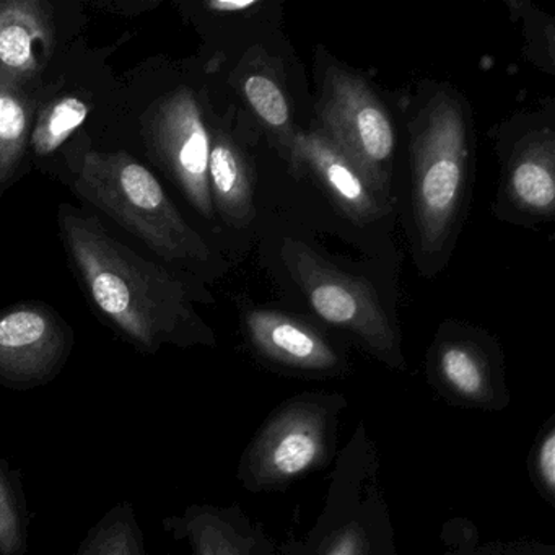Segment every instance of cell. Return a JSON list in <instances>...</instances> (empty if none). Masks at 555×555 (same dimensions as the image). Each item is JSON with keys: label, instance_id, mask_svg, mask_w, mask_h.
Instances as JSON below:
<instances>
[{"label": "cell", "instance_id": "obj_10", "mask_svg": "<svg viewBox=\"0 0 555 555\" xmlns=\"http://www.w3.org/2000/svg\"><path fill=\"white\" fill-rule=\"evenodd\" d=\"M79 0H0V73L43 82L86 30Z\"/></svg>", "mask_w": 555, "mask_h": 555}, {"label": "cell", "instance_id": "obj_16", "mask_svg": "<svg viewBox=\"0 0 555 555\" xmlns=\"http://www.w3.org/2000/svg\"><path fill=\"white\" fill-rule=\"evenodd\" d=\"M209 180L216 219L233 230L253 222L255 207V171L248 152L227 116L210 109Z\"/></svg>", "mask_w": 555, "mask_h": 555}, {"label": "cell", "instance_id": "obj_9", "mask_svg": "<svg viewBox=\"0 0 555 555\" xmlns=\"http://www.w3.org/2000/svg\"><path fill=\"white\" fill-rule=\"evenodd\" d=\"M318 115L321 131L389 196L396 131L385 103L369 82L331 66L324 74Z\"/></svg>", "mask_w": 555, "mask_h": 555}, {"label": "cell", "instance_id": "obj_22", "mask_svg": "<svg viewBox=\"0 0 555 555\" xmlns=\"http://www.w3.org/2000/svg\"><path fill=\"white\" fill-rule=\"evenodd\" d=\"M532 482L551 505L555 502V415L545 422L529 457Z\"/></svg>", "mask_w": 555, "mask_h": 555}, {"label": "cell", "instance_id": "obj_20", "mask_svg": "<svg viewBox=\"0 0 555 555\" xmlns=\"http://www.w3.org/2000/svg\"><path fill=\"white\" fill-rule=\"evenodd\" d=\"M76 555H149L131 502L116 503L90 528Z\"/></svg>", "mask_w": 555, "mask_h": 555}, {"label": "cell", "instance_id": "obj_5", "mask_svg": "<svg viewBox=\"0 0 555 555\" xmlns=\"http://www.w3.org/2000/svg\"><path fill=\"white\" fill-rule=\"evenodd\" d=\"M379 482L376 443L363 422L334 460L326 500L307 535L281 544L282 555H382L395 545Z\"/></svg>", "mask_w": 555, "mask_h": 555}, {"label": "cell", "instance_id": "obj_21", "mask_svg": "<svg viewBox=\"0 0 555 555\" xmlns=\"http://www.w3.org/2000/svg\"><path fill=\"white\" fill-rule=\"evenodd\" d=\"M30 516L17 474L0 460V555H25L30 538Z\"/></svg>", "mask_w": 555, "mask_h": 555}, {"label": "cell", "instance_id": "obj_7", "mask_svg": "<svg viewBox=\"0 0 555 555\" xmlns=\"http://www.w3.org/2000/svg\"><path fill=\"white\" fill-rule=\"evenodd\" d=\"M412 154L418 246L425 255H438L454 233L469 173V121L453 93H437L425 106Z\"/></svg>", "mask_w": 555, "mask_h": 555}, {"label": "cell", "instance_id": "obj_6", "mask_svg": "<svg viewBox=\"0 0 555 555\" xmlns=\"http://www.w3.org/2000/svg\"><path fill=\"white\" fill-rule=\"evenodd\" d=\"M343 392L292 396L268 415L240 457L236 479L248 492L285 490L336 460Z\"/></svg>", "mask_w": 555, "mask_h": 555}, {"label": "cell", "instance_id": "obj_8", "mask_svg": "<svg viewBox=\"0 0 555 555\" xmlns=\"http://www.w3.org/2000/svg\"><path fill=\"white\" fill-rule=\"evenodd\" d=\"M285 264L311 310L346 333L373 359L396 372L405 369L401 336L372 285L331 264L304 243L287 240Z\"/></svg>", "mask_w": 555, "mask_h": 555}, {"label": "cell", "instance_id": "obj_13", "mask_svg": "<svg viewBox=\"0 0 555 555\" xmlns=\"http://www.w3.org/2000/svg\"><path fill=\"white\" fill-rule=\"evenodd\" d=\"M427 376L438 396L456 408L499 412L508 408L502 353L477 334L448 331L437 336Z\"/></svg>", "mask_w": 555, "mask_h": 555}, {"label": "cell", "instance_id": "obj_24", "mask_svg": "<svg viewBox=\"0 0 555 555\" xmlns=\"http://www.w3.org/2000/svg\"><path fill=\"white\" fill-rule=\"evenodd\" d=\"M382 555H398V548H396V544L391 545V547L386 548Z\"/></svg>", "mask_w": 555, "mask_h": 555}, {"label": "cell", "instance_id": "obj_19", "mask_svg": "<svg viewBox=\"0 0 555 555\" xmlns=\"http://www.w3.org/2000/svg\"><path fill=\"white\" fill-rule=\"evenodd\" d=\"M40 87L0 73V199L30 175L28 147Z\"/></svg>", "mask_w": 555, "mask_h": 555}, {"label": "cell", "instance_id": "obj_3", "mask_svg": "<svg viewBox=\"0 0 555 555\" xmlns=\"http://www.w3.org/2000/svg\"><path fill=\"white\" fill-rule=\"evenodd\" d=\"M115 47L79 38L41 82L28 147V168L69 190L87 155L108 151L118 112Z\"/></svg>", "mask_w": 555, "mask_h": 555}, {"label": "cell", "instance_id": "obj_2", "mask_svg": "<svg viewBox=\"0 0 555 555\" xmlns=\"http://www.w3.org/2000/svg\"><path fill=\"white\" fill-rule=\"evenodd\" d=\"M210 109L209 89L193 67L149 57L119 76L109 149L138 158L173 186L199 219L216 225L207 180Z\"/></svg>", "mask_w": 555, "mask_h": 555}, {"label": "cell", "instance_id": "obj_11", "mask_svg": "<svg viewBox=\"0 0 555 555\" xmlns=\"http://www.w3.org/2000/svg\"><path fill=\"white\" fill-rule=\"evenodd\" d=\"M76 346L73 326L43 301L0 308V386L30 391L53 382Z\"/></svg>", "mask_w": 555, "mask_h": 555}, {"label": "cell", "instance_id": "obj_1", "mask_svg": "<svg viewBox=\"0 0 555 555\" xmlns=\"http://www.w3.org/2000/svg\"><path fill=\"white\" fill-rule=\"evenodd\" d=\"M56 222L70 271L116 336L144 356L165 346H216V334L194 308L212 301L201 282L126 245L89 207L60 204Z\"/></svg>", "mask_w": 555, "mask_h": 555}, {"label": "cell", "instance_id": "obj_17", "mask_svg": "<svg viewBox=\"0 0 555 555\" xmlns=\"http://www.w3.org/2000/svg\"><path fill=\"white\" fill-rule=\"evenodd\" d=\"M503 194L526 216L552 219L555 206V141L551 128L522 138L506 162Z\"/></svg>", "mask_w": 555, "mask_h": 555}, {"label": "cell", "instance_id": "obj_12", "mask_svg": "<svg viewBox=\"0 0 555 555\" xmlns=\"http://www.w3.org/2000/svg\"><path fill=\"white\" fill-rule=\"evenodd\" d=\"M246 344L259 362L301 378H344L349 356L340 340L304 318L271 308H253L242 317Z\"/></svg>", "mask_w": 555, "mask_h": 555}, {"label": "cell", "instance_id": "obj_4", "mask_svg": "<svg viewBox=\"0 0 555 555\" xmlns=\"http://www.w3.org/2000/svg\"><path fill=\"white\" fill-rule=\"evenodd\" d=\"M69 191L162 264L201 284L222 274V258L184 219L160 178L122 149L90 152Z\"/></svg>", "mask_w": 555, "mask_h": 555}, {"label": "cell", "instance_id": "obj_14", "mask_svg": "<svg viewBox=\"0 0 555 555\" xmlns=\"http://www.w3.org/2000/svg\"><path fill=\"white\" fill-rule=\"evenodd\" d=\"M298 155L300 170L310 171L334 206L353 223L366 225L388 212V196L321 129L300 132Z\"/></svg>", "mask_w": 555, "mask_h": 555}, {"label": "cell", "instance_id": "obj_15", "mask_svg": "<svg viewBox=\"0 0 555 555\" xmlns=\"http://www.w3.org/2000/svg\"><path fill=\"white\" fill-rule=\"evenodd\" d=\"M175 541H186L191 555H282L281 545L261 522L238 505H190L181 515L164 519Z\"/></svg>", "mask_w": 555, "mask_h": 555}, {"label": "cell", "instance_id": "obj_23", "mask_svg": "<svg viewBox=\"0 0 555 555\" xmlns=\"http://www.w3.org/2000/svg\"><path fill=\"white\" fill-rule=\"evenodd\" d=\"M453 555H555L554 545L542 544L539 541H512V542H489V544L477 545L466 548L463 544H456Z\"/></svg>", "mask_w": 555, "mask_h": 555}, {"label": "cell", "instance_id": "obj_18", "mask_svg": "<svg viewBox=\"0 0 555 555\" xmlns=\"http://www.w3.org/2000/svg\"><path fill=\"white\" fill-rule=\"evenodd\" d=\"M236 74V87L243 102L251 109L261 128L268 132L269 141L287 162L292 170H300L298 138L300 131L294 126L287 90L274 66L264 57H246Z\"/></svg>", "mask_w": 555, "mask_h": 555}]
</instances>
